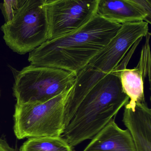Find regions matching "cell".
<instances>
[{"mask_svg":"<svg viewBox=\"0 0 151 151\" xmlns=\"http://www.w3.org/2000/svg\"><path fill=\"white\" fill-rule=\"evenodd\" d=\"M99 0H55L45 4L48 24V39L70 33L97 15Z\"/></svg>","mask_w":151,"mask_h":151,"instance_id":"obj_7","label":"cell"},{"mask_svg":"<svg viewBox=\"0 0 151 151\" xmlns=\"http://www.w3.org/2000/svg\"><path fill=\"white\" fill-rule=\"evenodd\" d=\"M139 4L151 14V0H129Z\"/></svg>","mask_w":151,"mask_h":151,"instance_id":"obj_15","label":"cell"},{"mask_svg":"<svg viewBox=\"0 0 151 151\" xmlns=\"http://www.w3.org/2000/svg\"><path fill=\"white\" fill-rule=\"evenodd\" d=\"M115 120L95 135L82 151H137L129 130L120 128Z\"/></svg>","mask_w":151,"mask_h":151,"instance_id":"obj_10","label":"cell"},{"mask_svg":"<svg viewBox=\"0 0 151 151\" xmlns=\"http://www.w3.org/2000/svg\"><path fill=\"white\" fill-rule=\"evenodd\" d=\"M150 33L149 32L145 36V44L142 49L138 64L136 67L142 72L144 78L148 76L150 84L151 82V52L150 46Z\"/></svg>","mask_w":151,"mask_h":151,"instance_id":"obj_13","label":"cell"},{"mask_svg":"<svg viewBox=\"0 0 151 151\" xmlns=\"http://www.w3.org/2000/svg\"><path fill=\"white\" fill-rule=\"evenodd\" d=\"M0 97H1V92H0Z\"/></svg>","mask_w":151,"mask_h":151,"instance_id":"obj_18","label":"cell"},{"mask_svg":"<svg viewBox=\"0 0 151 151\" xmlns=\"http://www.w3.org/2000/svg\"><path fill=\"white\" fill-rule=\"evenodd\" d=\"M122 122L133 138L137 151H151V110L146 102L125 105Z\"/></svg>","mask_w":151,"mask_h":151,"instance_id":"obj_8","label":"cell"},{"mask_svg":"<svg viewBox=\"0 0 151 151\" xmlns=\"http://www.w3.org/2000/svg\"><path fill=\"white\" fill-rule=\"evenodd\" d=\"M121 87L124 93L133 103L145 102L144 94V76L136 67L121 70L119 73Z\"/></svg>","mask_w":151,"mask_h":151,"instance_id":"obj_11","label":"cell"},{"mask_svg":"<svg viewBox=\"0 0 151 151\" xmlns=\"http://www.w3.org/2000/svg\"><path fill=\"white\" fill-rule=\"evenodd\" d=\"M149 24L144 21L121 24L108 45L77 73L75 82L66 99L65 127L88 92L120 63L138 40L145 37L149 32Z\"/></svg>","mask_w":151,"mask_h":151,"instance_id":"obj_3","label":"cell"},{"mask_svg":"<svg viewBox=\"0 0 151 151\" xmlns=\"http://www.w3.org/2000/svg\"><path fill=\"white\" fill-rule=\"evenodd\" d=\"M66 141L61 137L29 138L23 143L20 151H72Z\"/></svg>","mask_w":151,"mask_h":151,"instance_id":"obj_12","label":"cell"},{"mask_svg":"<svg viewBox=\"0 0 151 151\" xmlns=\"http://www.w3.org/2000/svg\"><path fill=\"white\" fill-rule=\"evenodd\" d=\"M97 15L121 25L142 21L151 24V14L139 4L129 0H99Z\"/></svg>","mask_w":151,"mask_h":151,"instance_id":"obj_9","label":"cell"},{"mask_svg":"<svg viewBox=\"0 0 151 151\" xmlns=\"http://www.w3.org/2000/svg\"><path fill=\"white\" fill-rule=\"evenodd\" d=\"M71 89L44 103L16 104L13 129L17 138L61 137L65 104Z\"/></svg>","mask_w":151,"mask_h":151,"instance_id":"obj_6","label":"cell"},{"mask_svg":"<svg viewBox=\"0 0 151 151\" xmlns=\"http://www.w3.org/2000/svg\"><path fill=\"white\" fill-rule=\"evenodd\" d=\"M0 151H17L10 147L4 138H0Z\"/></svg>","mask_w":151,"mask_h":151,"instance_id":"obj_16","label":"cell"},{"mask_svg":"<svg viewBox=\"0 0 151 151\" xmlns=\"http://www.w3.org/2000/svg\"><path fill=\"white\" fill-rule=\"evenodd\" d=\"M24 0H3V4L1 5V9L5 17L8 21L10 19L14 12L20 7Z\"/></svg>","mask_w":151,"mask_h":151,"instance_id":"obj_14","label":"cell"},{"mask_svg":"<svg viewBox=\"0 0 151 151\" xmlns=\"http://www.w3.org/2000/svg\"><path fill=\"white\" fill-rule=\"evenodd\" d=\"M6 45L25 55L48 39V24L42 0H24L12 17L1 27Z\"/></svg>","mask_w":151,"mask_h":151,"instance_id":"obj_4","label":"cell"},{"mask_svg":"<svg viewBox=\"0 0 151 151\" xmlns=\"http://www.w3.org/2000/svg\"><path fill=\"white\" fill-rule=\"evenodd\" d=\"M121 25L96 15L79 29L48 40L29 53L31 65L77 73L116 35Z\"/></svg>","mask_w":151,"mask_h":151,"instance_id":"obj_1","label":"cell"},{"mask_svg":"<svg viewBox=\"0 0 151 151\" xmlns=\"http://www.w3.org/2000/svg\"><path fill=\"white\" fill-rule=\"evenodd\" d=\"M129 100L121 87L119 74L114 72L91 89L77 106L61 137L72 149L92 139Z\"/></svg>","mask_w":151,"mask_h":151,"instance_id":"obj_2","label":"cell"},{"mask_svg":"<svg viewBox=\"0 0 151 151\" xmlns=\"http://www.w3.org/2000/svg\"><path fill=\"white\" fill-rule=\"evenodd\" d=\"M43 1L44 3V4L49 3L55 0H42Z\"/></svg>","mask_w":151,"mask_h":151,"instance_id":"obj_17","label":"cell"},{"mask_svg":"<svg viewBox=\"0 0 151 151\" xmlns=\"http://www.w3.org/2000/svg\"><path fill=\"white\" fill-rule=\"evenodd\" d=\"M13 95L18 104L44 103L72 88L76 74L62 69L31 65L15 72Z\"/></svg>","mask_w":151,"mask_h":151,"instance_id":"obj_5","label":"cell"}]
</instances>
